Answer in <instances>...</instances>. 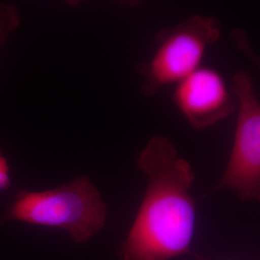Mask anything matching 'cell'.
I'll return each mask as SVG.
<instances>
[{
    "label": "cell",
    "mask_w": 260,
    "mask_h": 260,
    "mask_svg": "<svg viewBox=\"0 0 260 260\" xmlns=\"http://www.w3.org/2000/svg\"><path fill=\"white\" fill-rule=\"evenodd\" d=\"M220 37L218 19L200 15L162 29L151 58L136 67L143 78L142 93L147 98L153 96L166 86L185 79L202 67L207 49Z\"/></svg>",
    "instance_id": "cell-3"
},
{
    "label": "cell",
    "mask_w": 260,
    "mask_h": 260,
    "mask_svg": "<svg viewBox=\"0 0 260 260\" xmlns=\"http://www.w3.org/2000/svg\"><path fill=\"white\" fill-rule=\"evenodd\" d=\"M107 208L91 179L78 176L45 191L19 190L0 222L16 221L67 232L76 243L90 240L106 222Z\"/></svg>",
    "instance_id": "cell-2"
},
{
    "label": "cell",
    "mask_w": 260,
    "mask_h": 260,
    "mask_svg": "<svg viewBox=\"0 0 260 260\" xmlns=\"http://www.w3.org/2000/svg\"><path fill=\"white\" fill-rule=\"evenodd\" d=\"M232 40L234 46L245 56L248 60H250L254 67L257 69L260 74V56L254 51L251 45V42L247 36V33L240 28H236L232 32Z\"/></svg>",
    "instance_id": "cell-7"
},
{
    "label": "cell",
    "mask_w": 260,
    "mask_h": 260,
    "mask_svg": "<svg viewBox=\"0 0 260 260\" xmlns=\"http://www.w3.org/2000/svg\"><path fill=\"white\" fill-rule=\"evenodd\" d=\"M173 101L196 130L207 129L237 109L232 88L221 73L210 67H201L177 84Z\"/></svg>",
    "instance_id": "cell-5"
},
{
    "label": "cell",
    "mask_w": 260,
    "mask_h": 260,
    "mask_svg": "<svg viewBox=\"0 0 260 260\" xmlns=\"http://www.w3.org/2000/svg\"><path fill=\"white\" fill-rule=\"evenodd\" d=\"M11 184L10 167L6 157L0 150V191L7 190Z\"/></svg>",
    "instance_id": "cell-8"
},
{
    "label": "cell",
    "mask_w": 260,
    "mask_h": 260,
    "mask_svg": "<svg viewBox=\"0 0 260 260\" xmlns=\"http://www.w3.org/2000/svg\"><path fill=\"white\" fill-rule=\"evenodd\" d=\"M136 163L148 185L120 260H170L185 253L195 232L193 168L163 135L149 140Z\"/></svg>",
    "instance_id": "cell-1"
},
{
    "label": "cell",
    "mask_w": 260,
    "mask_h": 260,
    "mask_svg": "<svg viewBox=\"0 0 260 260\" xmlns=\"http://www.w3.org/2000/svg\"><path fill=\"white\" fill-rule=\"evenodd\" d=\"M232 91L237 103L233 148L216 189H229L243 201L260 202V101L251 75H233Z\"/></svg>",
    "instance_id": "cell-4"
},
{
    "label": "cell",
    "mask_w": 260,
    "mask_h": 260,
    "mask_svg": "<svg viewBox=\"0 0 260 260\" xmlns=\"http://www.w3.org/2000/svg\"><path fill=\"white\" fill-rule=\"evenodd\" d=\"M20 15L12 4L0 3V47H2L20 24Z\"/></svg>",
    "instance_id": "cell-6"
}]
</instances>
